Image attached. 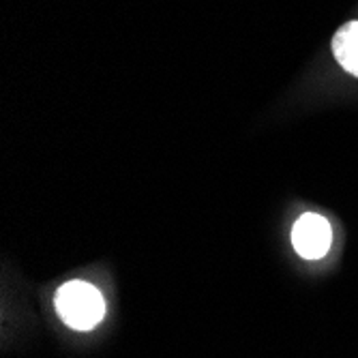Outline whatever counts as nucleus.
I'll return each mask as SVG.
<instances>
[{
	"instance_id": "obj_1",
	"label": "nucleus",
	"mask_w": 358,
	"mask_h": 358,
	"mask_svg": "<svg viewBox=\"0 0 358 358\" xmlns=\"http://www.w3.org/2000/svg\"><path fill=\"white\" fill-rule=\"evenodd\" d=\"M56 311L73 331H90L103 320L101 292L86 281H69L56 292Z\"/></svg>"
},
{
	"instance_id": "obj_2",
	"label": "nucleus",
	"mask_w": 358,
	"mask_h": 358,
	"mask_svg": "<svg viewBox=\"0 0 358 358\" xmlns=\"http://www.w3.org/2000/svg\"><path fill=\"white\" fill-rule=\"evenodd\" d=\"M333 241V232L329 221L322 215L307 213L303 215L294 227H292V245L305 259H320L327 255Z\"/></svg>"
},
{
	"instance_id": "obj_3",
	"label": "nucleus",
	"mask_w": 358,
	"mask_h": 358,
	"mask_svg": "<svg viewBox=\"0 0 358 358\" xmlns=\"http://www.w3.org/2000/svg\"><path fill=\"white\" fill-rule=\"evenodd\" d=\"M333 54L341 67L358 78V22L343 24L333 37Z\"/></svg>"
}]
</instances>
